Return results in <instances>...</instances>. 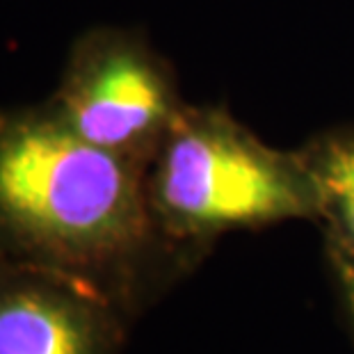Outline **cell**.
<instances>
[{"label":"cell","mask_w":354,"mask_h":354,"mask_svg":"<svg viewBox=\"0 0 354 354\" xmlns=\"http://www.w3.org/2000/svg\"><path fill=\"white\" fill-rule=\"evenodd\" d=\"M140 167L82 140L50 108L0 115V231L66 263L117 256L147 227Z\"/></svg>","instance_id":"1"},{"label":"cell","mask_w":354,"mask_h":354,"mask_svg":"<svg viewBox=\"0 0 354 354\" xmlns=\"http://www.w3.org/2000/svg\"><path fill=\"white\" fill-rule=\"evenodd\" d=\"M149 201L171 229L208 233L315 213L299 156L266 147L217 110H180L156 151Z\"/></svg>","instance_id":"2"},{"label":"cell","mask_w":354,"mask_h":354,"mask_svg":"<svg viewBox=\"0 0 354 354\" xmlns=\"http://www.w3.org/2000/svg\"><path fill=\"white\" fill-rule=\"evenodd\" d=\"M50 110L82 140L142 165L183 108L153 53L108 32L80 44Z\"/></svg>","instance_id":"3"},{"label":"cell","mask_w":354,"mask_h":354,"mask_svg":"<svg viewBox=\"0 0 354 354\" xmlns=\"http://www.w3.org/2000/svg\"><path fill=\"white\" fill-rule=\"evenodd\" d=\"M0 354H94L87 311L50 283L0 277Z\"/></svg>","instance_id":"4"},{"label":"cell","mask_w":354,"mask_h":354,"mask_svg":"<svg viewBox=\"0 0 354 354\" xmlns=\"http://www.w3.org/2000/svg\"><path fill=\"white\" fill-rule=\"evenodd\" d=\"M318 208L329 213L343 245L354 250V135H331L299 156Z\"/></svg>","instance_id":"5"},{"label":"cell","mask_w":354,"mask_h":354,"mask_svg":"<svg viewBox=\"0 0 354 354\" xmlns=\"http://www.w3.org/2000/svg\"><path fill=\"white\" fill-rule=\"evenodd\" d=\"M331 261H334V268L343 286V295L348 299L350 311L354 315V250L343 245L341 240H336L334 247H331Z\"/></svg>","instance_id":"6"}]
</instances>
